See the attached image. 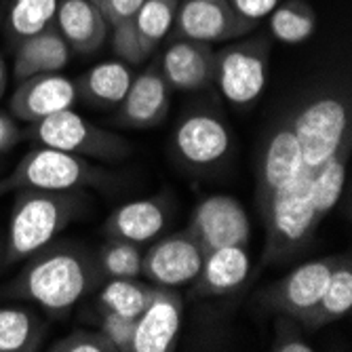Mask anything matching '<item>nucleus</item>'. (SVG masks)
<instances>
[{
    "instance_id": "f257e3e1",
    "label": "nucleus",
    "mask_w": 352,
    "mask_h": 352,
    "mask_svg": "<svg viewBox=\"0 0 352 352\" xmlns=\"http://www.w3.org/2000/svg\"><path fill=\"white\" fill-rule=\"evenodd\" d=\"M100 276L91 255L70 243H49L28 258V264L13 280L15 296L36 302L55 316L70 312Z\"/></svg>"
},
{
    "instance_id": "f03ea898",
    "label": "nucleus",
    "mask_w": 352,
    "mask_h": 352,
    "mask_svg": "<svg viewBox=\"0 0 352 352\" xmlns=\"http://www.w3.org/2000/svg\"><path fill=\"white\" fill-rule=\"evenodd\" d=\"M85 209L80 190H17L11 209L3 258L7 264L23 262L53 243Z\"/></svg>"
},
{
    "instance_id": "7ed1b4c3",
    "label": "nucleus",
    "mask_w": 352,
    "mask_h": 352,
    "mask_svg": "<svg viewBox=\"0 0 352 352\" xmlns=\"http://www.w3.org/2000/svg\"><path fill=\"white\" fill-rule=\"evenodd\" d=\"M266 223V245L262 260L266 264L294 258L314 236L321 223L312 201L310 167H304L289 184L260 203Z\"/></svg>"
},
{
    "instance_id": "20e7f679",
    "label": "nucleus",
    "mask_w": 352,
    "mask_h": 352,
    "mask_svg": "<svg viewBox=\"0 0 352 352\" xmlns=\"http://www.w3.org/2000/svg\"><path fill=\"white\" fill-rule=\"evenodd\" d=\"M306 167H316L331 156L352 133L350 91L342 87L321 89L308 98L292 120Z\"/></svg>"
},
{
    "instance_id": "39448f33",
    "label": "nucleus",
    "mask_w": 352,
    "mask_h": 352,
    "mask_svg": "<svg viewBox=\"0 0 352 352\" xmlns=\"http://www.w3.org/2000/svg\"><path fill=\"white\" fill-rule=\"evenodd\" d=\"M108 173L89 163V158L38 146L30 150L15 169L0 177V197L17 190H82L106 184Z\"/></svg>"
},
{
    "instance_id": "423d86ee",
    "label": "nucleus",
    "mask_w": 352,
    "mask_h": 352,
    "mask_svg": "<svg viewBox=\"0 0 352 352\" xmlns=\"http://www.w3.org/2000/svg\"><path fill=\"white\" fill-rule=\"evenodd\" d=\"M28 138L38 146L63 150L82 158H100V161H118L133 152L129 140L102 129L72 110L30 122Z\"/></svg>"
},
{
    "instance_id": "0eeeda50",
    "label": "nucleus",
    "mask_w": 352,
    "mask_h": 352,
    "mask_svg": "<svg viewBox=\"0 0 352 352\" xmlns=\"http://www.w3.org/2000/svg\"><path fill=\"white\" fill-rule=\"evenodd\" d=\"M268 59L270 47L266 38L236 41L215 53L213 80L232 106H249L266 87Z\"/></svg>"
},
{
    "instance_id": "6e6552de",
    "label": "nucleus",
    "mask_w": 352,
    "mask_h": 352,
    "mask_svg": "<svg viewBox=\"0 0 352 352\" xmlns=\"http://www.w3.org/2000/svg\"><path fill=\"white\" fill-rule=\"evenodd\" d=\"M253 28L255 23L236 13L228 0H179L173 34L215 45L239 41Z\"/></svg>"
},
{
    "instance_id": "1a4fd4ad",
    "label": "nucleus",
    "mask_w": 352,
    "mask_h": 352,
    "mask_svg": "<svg viewBox=\"0 0 352 352\" xmlns=\"http://www.w3.org/2000/svg\"><path fill=\"white\" fill-rule=\"evenodd\" d=\"M188 234L199 243L203 253L230 245H249L251 223L245 207L228 197L213 195L199 203L192 213Z\"/></svg>"
},
{
    "instance_id": "9d476101",
    "label": "nucleus",
    "mask_w": 352,
    "mask_h": 352,
    "mask_svg": "<svg viewBox=\"0 0 352 352\" xmlns=\"http://www.w3.org/2000/svg\"><path fill=\"white\" fill-rule=\"evenodd\" d=\"M205 253L199 243L186 232H177L156 241L142 262V274L156 287H182L192 285L201 272Z\"/></svg>"
},
{
    "instance_id": "9b49d317",
    "label": "nucleus",
    "mask_w": 352,
    "mask_h": 352,
    "mask_svg": "<svg viewBox=\"0 0 352 352\" xmlns=\"http://www.w3.org/2000/svg\"><path fill=\"white\" fill-rule=\"evenodd\" d=\"M78 100L76 80L61 72L23 78L11 95L9 110L23 122H36L63 110H72Z\"/></svg>"
},
{
    "instance_id": "f8f14e48",
    "label": "nucleus",
    "mask_w": 352,
    "mask_h": 352,
    "mask_svg": "<svg viewBox=\"0 0 352 352\" xmlns=\"http://www.w3.org/2000/svg\"><path fill=\"white\" fill-rule=\"evenodd\" d=\"M338 262L340 255H327V258L310 260L298 266L287 276H283L274 289H270L266 302L274 310L298 321L323 296Z\"/></svg>"
},
{
    "instance_id": "ddd939ff",
    "label": "nucleus",
    "mask_w": 352,
    "mask_h": 352,
    "mask_svg": "<svg viewBox=\"0 0 352 352\" xmlns=\"http://www.w3.org/2000/svg\"><path fill=\"white\" fill-rule=\"evenodd\" d=\"M182 296L169 287H156L154 298L138 316L129 352H169L177 344L182 325Z\"/></svg>"
},
{
    "instance_id": "4468645a",
    "label": "nucleus",
    "mask_w": 352,
    "mask_h": 352,
    "mask_svg": "<svg viewBox=\"0 0 352 352\" xmlns=\"http://www.w3.org/2000/svg\"><path fill=\"white\" fill-rule=\"evenodd\" d=\"M173 144L186 163L207 167L226 158L232 142L226 122L219 116L211 112H195L177 124Z\"/></svg>"
},
{
    "instance_id": "2eb2a0df",
    "label": "nucleus",
    "mask_w": 352,
    "mask_h": 352,
    "mask_svg": "<svg viewBox=\"0 0 352 352\" xmlns=\"http://www.w3.org/2000/svg\"><path fill=\"white\" fill-rule=\"evenodd\" d=\"M171 87L158 66L146 68L133 76L129 91L122 98L118 120L133 129H152L161 124L169 114Z\"/></svg>"
},
{
    "instance_id": "dca6fc26",
    "label": "nucleus",
    "mask_w": 352,
    "mask_h": 352,
    "mask_svg": "<svg viewBox=\"0 0 352 352\" xmlns=\"http://www.w3.org/2000/svg\"><path fill=\"white\" fill-rule=\"evenodd\" d=\"M158 68L169 87L179 91H197L213 82L215 51L207 43L177 38L165 49Z\"/></svg>"
},
{
    "instance_id": "f3484780",
    "label": "nucleus",
    "mask_w": 352,
    "mask_h": 352,
    "mask_svg": "<svg viewBox=\"0 0 352 352\" xmlns=\"http://www.w3.org/2000/svg\"><path fill=\"white\" fill-rule=\"evenodd\" d=\"M306 167L300 142L292 122L280 124L268 138L258 169V201H266L272 192L289 184Z\"/></svg>"
},
{
    "instance_id": "a211bd4d",
    "label": "nucleus",
    "mask_w": 352,
    "mask_h": 352,
    "mask_svg": "<svg viewBox=\"0 0 352 352\" xmlns=\"http://www.w3.org/2000/svg\"><path fill=\"white\" fill-rule=\"evenodd\" d=\"M57 32L76 53H95L108 38L110 25L93 0H59L55 23Z\"/></svg>"
},
{
    "instance_id": "6ab92c4d",
    "label": "nucleus",
    "mask_w": 352,
    "mask_h": 352,
    "mask_svg": "<svg viewBox=\"0 0 352 352\" xmlns=\"http://www.w3.org/2000/svg\"><path fill=\"white\" fill-rule=\"evenodd\" d=\"M251 268L249 251L245 245L219 247L205 253L199 276L195 278V296L211 298L226 296L247 280Z\"/></svg>"
},
{
    "instance_id": "aec40b11",
    "label": "nucleus",
    "mask_w": 352,
    "mask_h": 352,
    "mask_svg": "<svg viewBox=\"0 0 352 352\" xmlns=\"http://www.w3.org/2000/svg\"><path fill=\"white\" fill-rule=\"evenodd\" d=\"M70 45L51 25L15 45L13 74L17 80H23L36 74L59 72L70 61Z\"/></svg>"
},
{
    "instance_id": "412c9836",
    "label": "nucleus",
    "mask_w": 352,
    "mask_h": 352,
    "mask_svg": "<svg viewBox=\"0 0 352 352\" xmlns=\"http://www.w3.org/2000/svg\"><path fill=\"white\" fill-rule=\"evenodd\" d=\"M167 223V209L161 201L144 199L124 203L112 211L106 221V232L112 239H122L135 245L148 243L163 232Z\"/></svg>"
},
{
    "instance_id": "4be33fe9",
    "label": "nucleus",
    "mask_w": 352,
    "mask_h": 352,
    "mask_svg": "<svg viewBox=\"0 0 352 352\" xmlns=\"http://www.w3.org/2000/svg\"><path fill=\"white\" fill-rule=\"evenodd\" d=\"M350 308H352V264H350V255H340V262L329 276L323 296L318 298V302L308 312H304L298 318V323L308 331H316L348 316Z\"/></svg>"
},
{
    "instance_id": "5701e85b",
    "label": "nucleus",
    "mask_w": 352,
    "mask_h": 352,
    "mask_svg": "<svg viewBox=\"0 0 352 352\" xmlns=\"http://www.w3.org/2000/svg\"><path fill=\"white\" fill-rule=\"evenodd\" d=\"M352 152V133L344 138L340 148L327 156L323 163L310 167V188L312 201L318 219H323L340 201L346 179H348V163Z\"/></svg>"
},
{
    "instance_id": "b1692460",
    "label": "nucleus",
    "mask_w": 352,
    "mask_h": 352,
    "mask_svg": "<svg viewBox=\"0 0 352 352\" xmlns=\"http://www.w3.org/2000/svg\"><path fill=\"white\" fill-rule=\"evenodd\" d=\"M133 80L129 63L124 61H104L87 70L76 80L78 98H82L95 106H118L129 91Z\"/></svg>"
},
{
    "instance_id": "393cba45",
    "label": "nucleus",
    "mask_w": 352,
    "mask_h": 352,
    "mask_svg": "<svg viewBox=\"0 0 352 352\" xmlns=\"http://www.w3.org/2000/svg\"><path fill=\"white\" fill-rule=\"evenodd\" d=\"M45 333V323L32 310L0 308V352H34L41 348Z\"/></svg>"
},
{
    "instance_id": "a878e982",
    "label": "nucleus",
    "mask_w": 352,
    "mask_h": 352,
    "mask_svg": "<svg viewBox=\"0 0 352 352\" xmlns=\"http://www.w3.org/2000/svg\"><path fill=\"white\" fill-rule=\"evenodd\" d=\"M268 17L272 36L285 45H300L316 30V13L308 0H280Z\"/></svg>"
},
{
    "instance_id": "bb28decb",
    "label": "nucleus",
    "mask_w": 352,
    "mask_h": 352,
    "mask_svg": "<svg viewBox=\"0 0 352 352\" xmlns=\"http://www.w3.org/2000/svg\"><path fill=\"white\" fill-rule=\"evenodd\" d=\"M59 0H11L7 11V36L13 45L34 36L55 23Z\"/></svg>"
},
{
    "instance_id": "cd10ccee",
    "label": "nucleus",
    "mask_w": 352,
    "mask_h": 352,
    "mask_svg": "<svg viewBox=\"0 0 352 352\" xmlns=\"http://www.w3.org/2000/svg\"><path fill=\"white\" fill-rule=\"evenodd\" d=\"M156 285L142 283L138 278H108L98 296L102 310L124 316H140L154 298Z\"/></svg>"
},
{
    "instance_id": "c85d7f7f",
    "label": "nucleus",
    "mask_w": 352,
    "mask_h": 352,
    "mask_svg": "<svg viewBox=\"0 0 352 352\" xmlns=\"http://www.w3.org/2000/svg\"><path fill=\"white\" fill-rule=\"evenodd\" d=\"M144 253L140 245L122 241V239H108L98 255H95V266L98 272L106 278H138L142 274Z\"/></svg>"
},
{
    "instance_id": "c756f323",
    "label": "nucleus",
    "mask_w": 352,
    "mask_h": 352,
    "mask_svg": "<svg viewBox=\"0 0 352 352\" xmlns=\"http://www.w3.org/2000/svg\"><path fill=\"white\" fill-rule=\"evenodd\" d=\"M179 0H144L138 13L131 17L144 43L156 51L175 23Z\"/></svg>"
},
{
    "instance_id": "7c9ffc66",
    "label": "nucleus",
    "mask_w": 352,
    "mask_h": 352,
    "mask_svg": "<svg viewBox=\"0 0 352 352\" xmlns=\"http://www.w3.org/2000/svg\"><path fill=\"white\" fill-rule=\"evenodd\" d=\"M112 49L120 57V61L129 63V66H140L154 53L140 36L133 19L112 25Z\"/></svg>"
},
{
    "instance_id": "2f4dec72",
    "label": "nucleus",
    "mask_w": 352,
    "mask_h": 352,
    "mask_svg": "<svg viewBox=\"0 0 352 352\" xmlns=\"http://www.w3.org/2000/svg\"><path fill=\"white\" fill-rule=\"evenodd\" d=\"M53 352H116L112 342L102 331H87L74 329L72 333L63 336L61 340L53 342Z\"/></svg>"
},
{
    "instance_id": "473e14b6",
    "label": "nucleus",
    "mask_w": 352,
    "mask_h": 352,
    "mask_svg": "<svg viewBox=\"0 0 352 352\" xmlns=\"http://www.w3.org/2000/svg\"><path fill=\"white\" fill-rule=\"evenodd\" d=\"M135 316H124L116 312H102V333L112 342L116 352H129L133 333H135Z\"/></svg>"
},
{
    "instance_id": "72a5a7b5",
    "label": "nucleus",
    "mask_w": 352,
    "mask_h": 352,
    "mask_svg": "<svg viewBox=\"0 0 352 352\" xmlns=\"http://www.w3.org/2000/svg\"><path fill=\"white\" fill-rule=\"evenodd\" d=\"M98 9L102 11V15L106 17L108 25H116L120 21L131 19L138 9L142 7L144 0H93Z\"/></svg>"
},
{
    "instance_id": "f704fd0d",
    "label": "nucleus",
    "mask_w": 352,
    "mask_h": 352,
    "mask_svg": "<svg viewBox=\"0 0 352 352\" xmlns=\"http://www.w3.org/2000/svg\"><path fill=\"white\" fill-rule=\"evenodd\" d=\"M276 340L272 342V352H312V344L302 338V333L296 327H287L285 321L276 325Z\"/></svg>"
},
{
    "instance_id": "c9c22d12",
    "label": "nucleus",
    "mask_w": 352,
    "mask_h": 352,
    "mask_svg": "<svg viewBox=\"0 0 352 352\" xmlns=\"http://www.w3.org/2000/svg\"><path fill=\"white\" fill-rule=\"evenodd\" d=\"M228 3L245 19L258 23L260 19L268 17L276 9V5L280 3V0H228Z\"/></svg>"
},
{
    "instance_id": "e433bc0d",
    "label": "nucleus",
    "mask_w": 352,
    "mask_h": 352,
    "mask_svg": "<svg viewBox=\"0 0 352 352\" xmlns=\"http://www.w3.org/2000/svg\"><path fill=\"white\" fill-rule=\"evenodd\" d=\"M21 138V129L15 122V116L0 110V154L9 152Z\"/></svg>"
},
{
    "instance_id": "4c0bfd02",
    "label": "nucleus",
    "mask_w": 352,
    "mask_h": 352,
    "mask_svg": "<svg viewBox=\"0 0 352 352\" xmlns=\"http://www.w3.org/2000/svg\"><path fill=\"white\" fill-rule=\"evenodd\" d=\"M7 80H9V76H7V61H5L3 53H0V100H3V95L7 91Z\"/></svg>"
}]
</instances>
